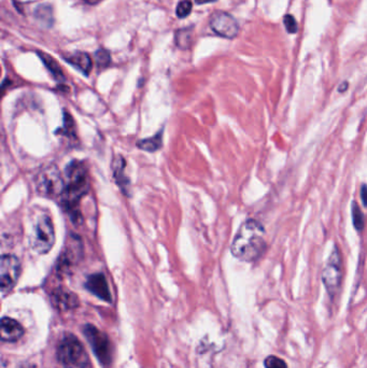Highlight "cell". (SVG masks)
<instances>
[{
    "mask_svg": "<svg viewBox=\"0 0 367 368\" xmlns=\"http://www.w3.org/2000/svg\"><path fill=\"white\" fill-rule=\"evenodd\" d=\"M210 26L214 33L228 39H233L240 33L237 21L230 14L223 11H218L212 14Z\"/></svg>",
    "mask_w": 367,
    "mask_h": 368,
    "instance_id": "10",
    "label": "cell"
},
{
    "mask_svg": "<svg viewBox=\"0 0 367 368\" xmlns=\"http://www.w3.org/2000/svg\"><path fill=\"white\" fill-rule=\"evenodd\" d=\"M72 66H75L77 69L84 73V75H89L92 70V59L89 54L84 53V52H77V53L72 54L67 59Z\"/></svg>",
    "mask_w": 367,
    "mask_h": 368,
    "instance_id": "13",
    "label": "cell"
},
{
    "mask_svg": "<svg viewBox=\"0 0 367 368\" xmlns=\"http://www.w3.org/2000/svg\"><path fill=\"white\" fill-rule=\"evenodd\" d=\"M57 357L66 368H86L89 357L82 344L75 336L68 335L58 345Z\"/></svg>",
    "mask_w": 367,
    "mask_h": 368,
    "instance_id": "3",
    "label": "cell"
},
{
    "mask_svg": "<svg viewBox=\"0 0 367 368\" xmlns=\"http://www.w3.org/2000/svg\"><path fill=\"white\" fill-rule=\"evenodd\" d=\"M214 1H216V0H196V3L202 5V3H214Z\"/></svg>",
    "mask_w": 367,
    "mask_h": 368,
    "instance_id": "26",
    "label": "cell"
},
{
    "mask_svg": "<svg viewBox=\"0 0 367 368\" xmlns=\"http://www.w3.org/2000/svg\"><path fill=\"white\" fill-rule=\"evenodd\" d=\"M163 146V132L154 135L153 137L146 138V139L139 140L137 147L144 151L155 152L160 149Z\"/></svg>",
    "mask_w": 367,
    "mask_h": 368,
    "instance_id": "15",
    "label": "cell"
},
{
    "mask_svg": "<svg viewBox=\"0 0 367 368\" xmlns=\"http://www.w3.org/2000/svg\"><path fill=\"white\" fill-rule=\"evenodd\" d=\"M361 198H362L363 205L365 207H367V185L366 184H363L362 187H361Z\"/></svg>",
    "mask_w": 367,
    "mask_h": 368,
    "instance_id": "24",
    "label": "cell"
},
{
    "mask_svg": "<svg viewBox=\"0 0 367 368\" xmlns=\"http://www.w3.org/2000/svg\"><path fill=\"white\" fill-rule=\"evenodd\" d=\"M349 84L348 82H342V84H340V87H338V91L340 92V93H344V92H346L347 90H348Z\"/></svg>",
    "mask_w": 367,
    "mask_h": 368,
    "instance_id": "25",
    "label": "cell"
},
{
    "mask_svg": "<svg viewBox=\"0 0 367 368\" xmlns=\"http://www.w3.org/2000/svg\"><path fill=\"white\" fill-rule=\"evenodd\" d=\"M55 243V229L50 215H42L34 226L31 237L32 249L38 254H47Z\"/></svg>",
    "mask_w": 367,
    "mask_h": 368,
    "instance_id": "5",
    "label": "cell"
},
{
    "mask_svg": "<svg viewBox=\"0 0 367 368\" xmlns=\"http://www.w3.org/2000/svg\"><path fill=\"white\" fill-rule=\"evenodd\" d=\"M65 182V192L61 201L65 209L76 220L79 213L78 205L90 189L89 175L85 166L81 162H71L66 168Z\"/></svg>",
    "mask_w": 367,
    "mask_h": 368,
    "instance_id": "2",
    "label": "cell"
},
{
    "mask_svg": "<svg viewBox=\"0 0 367 368\" xmlns=\"http://www.w3.org/2000/svg\"><path fill=\"white\" fill-rule=\"evenodd\" d=\"M125 161L123 157H119L113 163V174L114 179H116V183L119 184V187H121L122 191L124 193H127V187H130V180L127 177H125Z\"/></svg>",
    "mask_w": 367,
    "mask_h": 368,
    "instance_id": "14",
    "label": "cell"
},
{
    "mask_svg": "<svg viewBox=\"0 0 367 368\" xmlns=\"http://www.w3.org/2000/svg\"><path fill=\"white\" fill-rule=\"evenodd\" d=\"M192 11V3L191 0H182L178 3L177 15L180 19L188 17V14Z\"/></svg>",
    "mask_w": 367,
    "mask_h": 368,
    "instance_id": "20",
    "label": "cell"
},
{
    "mask_svg": "<svg viewBox=\"0 0 367 368\" xmlns=\"http://www.w3.org/2000/svg\"><path fill=\"white\" fill-rule=\"evenodd\" d=\"M55 299L60 307L71 308L77 305V299L70 292L60 291L55 294Z\"/></svg>",
    "mask_w": 367,
    "mask_h": 368,
    "instance_id": "16",
    "label": "cell"
},
{
    "mask_svg": "<svg viewBox=\"0 0 367 368\" xmlns=\"http://www.w3.org/2000/svg\"><path fill=\"white\" fill-rule=\"evenodd\" d=\"M84 334L100 363L108 365L111 361V349L107 336L93 325H86Z\"/></svg>",
    "mask_w": 367,
    "mask_h": 368,
    "instance_id": "8",
    "label": "cell"
},
{
    "mask_svg": "<svg viewBox=\"0 0 367 368\" xmlns=\"http://www.w3.org/2000/svg\"><path fill=\"white\" fill-rule=\"evenodd\" d=\"M351 210H352V222H354V227H356V229H358V231H362L365 225L364 213H363L362 210L359 207L356 201L352 203Z\"/></svg>",
    "mask_w": 367,
    "mask_h": 368,
    "instance_id": "17",
    "label": "cell"
},
{
    "mask_svg": "<svg viewBox=\"0 0 367 368\" xmlns=\"http://www.w3.org/2000/svg\"><path fill=\"white\" fill-rule=\"evenodd\" d=\"M40 56L42 57V61L45 62L46 65L49 68L53 77L55 78L56 80H58V81L64 80V75L63 73H62V69L60 68V66L56 64V62L54 61L53 59L48 57L47 55H42V54H40Z\"/></svg>",
    "mask_w": 367,
    "mask_h": 368,
    "instance_id": "18",
    "label": "cell"
},
{
    "mask_svg": "<svg viewBox=\"0 0 367 368\" xmlns=\"http://www.w3.org/2000/svg\"><path fill=\"white\" fill-rule=\"evenodd\" d=\"M65 178L56 166L42 168L36 178V189L40 195L48 198H62L65 192Z\"/></svg>",
    "mask_w": 367,
    "mask_h": 368,
    "instance_id": "4",
    "label": "cell"
},
{
    "mask_svg": "<svg viewBox=\"0 0 367 368\" xmlns=\"http://www.w3.org/2000/svg\"><path fill=\"white\" fill-rule=\"evenodd\" d=\"M96 62L99 67H107L110 64V55L106 50H99L96 52Z\"/></svg>",
    "mask_w": 367,
    "mask_h": 368,
    "instance_id": "22",
    "label": "cell"
},
{
    "mask_svg": "<svg viewBox=\"0 0 367 368\" xmlns=\"http://www.w3.org/2000/svg\"><path fill=\"white\" fill-rule=\"evenodd\" d=\"M284 26H286V31L289 34H296L298 31V23H296V19L291 14H286L284 15Z\"/></svg>",
    "mask_w": 367,
    "mask_h": 368,
    "instance_id": "23",
    "label": "cell"
},
{
    "mask_svg": "<svg viewBox=\"0 0 367 368\" xmlns=\"http://www.w3.org/2000/svg\"><path fill=\"white\" fill-rule=\"evenodd\" d=\"M342 279V259H340V251L337 247H334L322 274L323 285L332 299H334L340 292Z\"/></svg>",
    "mask_w": 367,
    "mask_h": 368,
    "instance_id": "6",
    "label": "cell"
},
{
    "mask_svg": "<svg viewBox=\"0 0 367 368\" xmlns=\"http://www.w3.org/2000/svg\"><path fill=\"white\" fill-rule=\"evenodd\" d=\"M86 3H98V1H99V0H85Z\"/></svg>",
    "mask_w": 367,
    "mask_h": 368,
    "instance_id": "27",
    "label": "cell"
},
{
    "mask_svg": "<svg viewBox=\"0 0 367 368\" xmlns=\"http://www.w3.org/2000/svg\"><path fill=\"white\" fill-rule=\"evenodd\" d=\"M21 263L14 255L5 254L0 260V288L3 294L9 293L19 280Z\"/></svg>",
    "mask_w": 367,
    "mask_h": 368,
    "instance_id": "7",
    "label": "cell"
},
{
    "mask_svg": "<svg viewBox=\"0 0 367 368\" xmlns=\"http://www.w3.org/2000/svg\"><path fill=\"white\" fill-rule=\"evenodd\" d=\"M85 287L102 301L108 302V303L111 302V293H110L109 285H108L105 275L94 274L90 276L86 280Z\"/></svg>",
    "mask_w": 367,
    "mask_h": 368,
    "instance_id": "11",
    "label": "cell"
},
{
    "mask_svg": "<svg viewBox=\"0 0 367 368\" xmlns=\"http://www.w3.org/2000/svg\"><path fill=\"white\" fill-rule=\"evenodd\" d=\"M266 250L265 229L260 222L247 220L233 240V255L244 262H254L262 257Z\"/></svg>",
    "mask_w": 367,
    "mask_h": 368,
    "instance_id": "1",
    "label": "cell"
},
{
    "mask_svg": "<svg viewBox=\"0 0 367 368\" xmlns=\"http://www.w3.org/2000/svg\"><path fill=\"white\" fill-rule=\"evenodd\" d=\"M264 365L266 368H288V365L284 360L279 359L275 355H270V357L266 358Z\"/></svg>",
    "mask_w": 367,
    "mask_h": 368,
    "instance_id": "21",
    "label": "cell"
},
{
    "mask_svg": "<svg viewBox=\"0 0 367 368\" xmlns=\"http://www.w3.org/2000/svg\"><path fill=\"white\" fill-rule=\"evenodd\" d=\"M62 134L67 136L69 138H76L77 133H76V124L71 115L66 113L64 115V129H62Z\"/></svg>",
    "mask_w": 367,
    "mask_h": 368,
    "instance_id": "19",
    "label": "cell"
},
{
    "mask_svg": "<svg viewBox=\"0 0 367 368\" xmlns=\"http://www.w3.org/2000/svg\"><path fill=\"white\" fill-rule=\"evenodd\" d=\"M24 335V329L19 322L11 318L5 317L0 323V336L1 341L6 343H14L21 339Z\"/></svg>",
    "mask_w": 367,
    "mask_h": 368,
    "instance_id": "12",
    "label": "cell"
},
{
    "mask_svg": "<svg viewBox=\"0 0 367 368\" xmlns=\"http://www.w3.org/2000/svg\"><path fill=\"white\" fill-rule=\"evenodd\" d=\"M82 257H83V245L81 239L76 235L70 236L57 261L58 273L69 271L72 266L79 263Z\"/></svg>",
    "mask_w": 367,
    "mask_h": 368,
    "instance_id": "9",
    "label": "cell"
}]
</instances>
